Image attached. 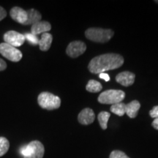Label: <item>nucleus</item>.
<instances>
[{"label":"nucleus","instance_id":"423d86ee","mask_svg":"<svg viewBox=\"0 0 158 158\" xmlns=\"http://www.w3.org/2000/svg\"><path fill=\"white\" fill-rule=\"evenodd\" d=\"M0 54L8 60L14 62H19L23 56L19 50L6 43L0 44Z\"/></svg>","mask_w":158,"mask_h":158},{"label":"nucleus","instance_id":"20e7f679","mask_svg":"<svg viewBox=\"0 0 158 158\" xmlns=\"http://www.w3.org/2000/svg\"><path fill=\"white\" fill-rule=\"evenodd\" d=\"M39 106L43 109L54 110L61 106V100L58 96L48 92H41L37 98Z\"/></svg>","mask_w":158,"mask_h":158},{"label":"nucleus","instance_id":"f3484780","mask_svg":"<svg viewBox=\"0 0 158 158\" xmlns=\"http://www.w3.org/2000/svg\"><path fill=\"white\" fill-rule=\"evenodd\" d=\"M110 116V113L106 111H101L98 114V118L99 124L102 130H106L108 127V122Z\"/></svg>","mask_w":158,"mask_h":158},{"label":"nucleus","instance_id":"7ed1b4c3","mask_svg":"<svg viewBox=\"0 0 158 158\" xmlns=\"http://www.w3.org/2000/svg\"><path fill=\"white\" fill-rule=\"evenodd\" d=\"M20 153L23 158H43L45 147L39 141H32L20 149Z\"/></svg>","mask_w":158,"mask_h":158},{"label":"nucleus","instance_id":"bb28decb","mask_svg":"<svg viewBox=\"0 0 158 158\" xmlns=\"http://www.w3.org/2000/svg\"><path fill=\"white\" fill-rule=\"evenodd\" d=\"M155 2H157V3H158V1H155Z\"/></svg>","mask_w":158,"mask_h":158},{"label":"nucleus","instance_id":"393cba45","mask_svg":"<svg viewBox=\"0 0 158 158\" xmlns=\"http://www.w3.org/2000/svg\"><path fill=\"white\" fill-rule=\"evenodd\" d=\"M7 68V64L3 59H0V71L5 70Z\"/></svg>","mask_w":158,"mask_h":158},{"label":"nucleus","instance_id":"a211bd4d","mask_svg":"<svg viewBox=\"0 0 158 158\" xmlns=\"http://www.w3.org/2000/svg\"><path fill=\"white\" fill-rule=\"evenodd\" d=\"M102 86L101 84L99 81H97L95 80H90L89 81L87 85L86 86V89L89 92L92 93H96L101 91Z\"/></svg>","mask_w":158,"mask_h":158},{"label":"nucleus","instance_id":"ddd939ff","mask_svg":"<svg viewBox=\"0 0 158 158\" xmlns=\"http://www.w3.org/2000/svg\"><path fill=\"white\" fill-rule=\"evenodd\" d=\"M141 108V104L138 100H133L128 104H126V114L130 118H135L138 112Z\"/></svg>","mask_w":158,"mask_h":158},{"label":"nucleus","instance_id":"9d476101","mask_svg":"<svg viewBox=\"0 0 158 158\" xmlns=\"http://www.w3.org/2000/svg\"><path fill=\"white\" fill-rule=\"evenodd\" d=\"M135 76L133 73L129 71H124L120 73L116 77V82L124 86H129L133 84L135 82Z\"/></svg>","mask_w":158,"mask_h":158},{"label":"nucleus","instance_id":"f03ea898","mask_svg":"<svg viewBox=\"0 0 158 158\" xmlns=\"http://www.w3.org/2000/svg\"><path fill=\"white\" fill-rule=\"evenodd\" d=\"M114 32L111 29L101 28H89L85 31V36L92 42L107 43L114 36Z\"/></svg>","mask_w":158,"mask_h":158},{"label":"nucleus","instance_id":"39448f33","mask_svg":"<svg viewBox=\"0 0 158 158\" xmlns=\"http://www.w3.org/2000/svg\"><path fill=\"white\" fill-rule=\"evenodd\" d=\"M125 98V93L122 90L109 89L102 92L98 97V102L102 104L114 105L122 102Z\"/></svg>","mask_w":158,"mask_h":158},{"label":"nucleus","instance_id":"f8f14e48","mask_svg":"<svg viewBox=\"0 0 158 158\" xmlns=\"http://www.w3.org/2000/svg\"><path fill=\"white\" fill-rule=\"evenodd\" d=\"M51 29V23L48 21H39L35 24H33L31 27V34L37 35L40 33H45L50 31Z\"/></svg>","mask_w":158,"mask_h":158},{"label":"nucleus","instance_id":"2eb2a0df","mask_svg":"<svg viewBox=\"0 0 158 158\" xmlns=\"http://www.w3.org/2000/svg\"><path fill=\"white\" fill-rule=\"evenodd\" d=\"M27 11V15H28V19H27V22L25 23L24 25L32 26L33 24H35V23L40 21L42 15H41V14L38 11L35 9H30Z\"/></svg>","mask_w":158,"mask_h":158},{"label":"nucleus","instance_id":"aec40b11","mask_svg":"<svg viewBox=\"0 0 158 158\" xmlns=\"http://www.w3.org/2000/svg\"><path fill=\"white\" fill-rule=\"evenodd\" d=\"M24 36L25 38L27 39L31 45H36L37 44H39L40 40L38 39V37H37V35L31 34V33H27V34L24 35Z\"/></svg>","mask_w":158,"mask_h":158},{"label":"nucleus","instance_id":"4be33fe9","mask_svg":"<svg viewBox=\"0 0 158 158\" xmlns=\"http://www.w3.org/2000/svg\"><path fill=\"white\" fill-rule=\"evenodd\" d=\"M149 115L152 118H158V106L152 108V109L149 111Z\"/></svg>","mask_w":158,"mask_h":158},{"label":"nucleus","instance_id":"0eeeda50","mask_svg":"<svg viewBox=\"0 0 158 158\" xmlns=\"http://www.w3.org/2000/svg\"><path fill=\"white\" fill-rule=\"evenodd\" d=\"M24 35L17 32L15 31H8L4 35V40L5 43L12 45V46L17 48L23 44L25 41Z\"/></svg>","mask_w":158,"mask_h":158},{"label":"nucleus","instance_id":"4468645a","mask_svg":"<svg viewBox=\"0 0 158 158\" xmlns=\"http://www.w3.org/2000/svg\"><path fill=\"white\" fill-rule=\"evenodd\" d=\"M53 41V37L51 34L45 32L42 34L41 38L39 41L40 49L43 51H47L51 48V43Z\"/></svg>","mask_w":158,"mask_h":158},{"label":"nucleus","instance_id":"f257e3e1","mask_svg":"<svg viewBox=\"0 0 158 158\" xmlns=\"http://www.w3.org/2000/svg\"><path fill=\"white\" fill-rule=\"evenodd\" d=\"M124 64V58L120 54H105L94 57L88 65L92 73L98 74L119 68Z\"/></svg>","mask_w":158,"mask_h":158},{"label":"nucleus","instance_id":"1a4fd4ad","mask_svg":"<svg viewBox=\"0 0 158 158\" xmlns=\"http://www.w3.org/2000/svg\"><path fill=\"white\" fill-rule=\"evenodd\" d=\"M94 118H95V114H94L93 110L89 108H86L83 109L78 116L79 123L83 125H88V124H92L94 121Z\"/></svg>","mask_w":158,"mask_h":158},{"label":"nucleus","instance_id":"9b49d317","mask_svg":"<svg viewBox=\"0 0 158 158\" xmlns=\"http://www.w3.org/2000/svg\"><path fill=\"white\" fill-rule=\"evenodd\" d=\"M10 16L16 22L24 25L28 19L27 11L19 7H14L10 10Z\"/></svg>","mask_w":158,"mask_h":158},{"label":"nucleus","instance_id":"5701e85b","mask_svg":"<svg viewBox=\"0 0 158 158\" xmlns=\"http://www.w3.org/2000/svg\"><path fill=\"white\" fill-rule=\"evenodd\" d=\"M6 16H7V12L2 7L0 6V21L5 19Z\"/></svg>","mask_w":158,"mask_h":158},{"label":"nucleus","instance_id":"dca6fc26","mask_svg":"<svg viewBox=\"0 0 158 158\" xmlns=\"http://www.w3.org/2000/svg\"><path fill=\"white\" fill-rule=\"evenodd\" d=\"M110 110L114 114L122 116L126 114V104L123 102H118V103L112 105Z\"/></svg>","mask_w":158,"mask_h":158},{"label":"nucleus","instance_id":"b1692460","mask_svg":"<svg viewBox=\"0 0 158 158\" xmlns=\"http://www.w3.org/2000/svg\"><path fill=\"white\" fill-rule=\"evenodd\" d=\"M99 77L101 79H103L106 81H109L110 80V76L106 73H102L99 74Z\"/></svg>","mask_w":158,"mask_h":158},{"label":"nucleus","instance_id":"412c9836","mask_svg":"<svg viewBox=\"0 0 158 158\" xmlns=\"http://www.w3.org/2000/svg\"><path fill=\"white\" fill-rule=\"evenodd\" d=\"M109 158H130L123 152L119 150H114L110 153Z\"/></svg>","mask_w":158,"mask_h":158},{"label":"nucleus","instance_id":"6ab92c4d","mask_svg":"<svg viewBox=\"0 0 158 158\" xmlns=\"http://www.w3.org/2000/svg\"><path fill=\"white\" fill-rule=\"evenodd\" d=\"M10 148V142L5 137H0V157L5 155Z\"/></svg>","mask_w":158,"mask_h":158},{"label":"nucleus","instance_id":"a878e982","mask_svg":"<svg viewBox=\"0 0 158 158\" xmlns=\"http://www.w3.org/2000/svg\"><path fill=\"white\" fill-rule=\"evenodd\" d=\"M152 127L155 128V129L158 130V118H155V120L152 122Z\"/></svg>","mask_w":158,"mask_h":158},{"label":"nucleus","instance_id":"6e6552de","mask_svg":"<svg viewBox=\"0 0 158 158\" xmlns=\"http://www.w3.org/2000/svg\"><path fill=\"white\" fill-rule=\"evenodd\" d=\"M86 50V45L81 41H73L68 45L66 53L71 58H77L84 54Z\"/></svg>","mask_w":158,"mask_h":158}]
</instances>
